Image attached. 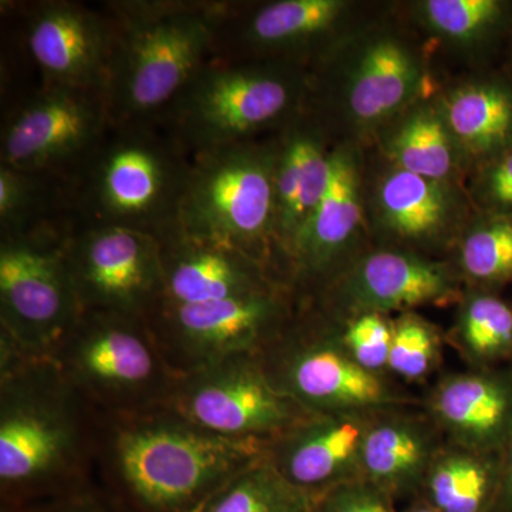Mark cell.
Here are the masks:
<instances>
[{
    "label": "cell",
    "instance_id": "obj_21",
    "mask_svg": "<svg viewBox=\"0 0 512 512\" xmlns=\"http://www.w3.org/2000/svg\"><path fill=\"white\" fill-rule=\"evenodd\" d=\"M329 302L356 316L443 302L456 292L446 265L406 251H377L329 289Z\"/></svg>",
    "mask_w": 512,
    "mask_h": 512
},
{
    "label": "cell",
    "instance_id": "obj_19",
    "mask_svg": "<svg viewBox=\"0 0 512 512\" xmlns=\"http://www.w3.org/2000/svg\"><path fill=\"white\" fill-rule=\"evenodd\" d=\"M158 242L163 266L161 301L197 305L289 288L268 266L238 249L190 238L181 231Z\"/></svg>",
    "mask_w": 512,
    "mask_h": 512
},
{
    "label": "cell",
    "instance_id": "obj_24",
    "mask_svg": "<svg viewBox=\"0 0 512 512\" xmlns=\"http://www.w3.org/2000/svg\"><path fill=\"white\" fill-rule=\"evenodd\" d=\"M437 101L467 163L480 165L512 148V83L508 80H473Z\"/></svg>",
    "mask_w": 512,
    "mask_h": 512
},
{
    "label": "cell",
    "instance_id": "obj_12",
    "mask_svg": "<svg viewBox=\"0 0 512 512\" xmlns=\"http://www.w3.org/2000/svg\"><path fill=\"white\" fill-rule=\"evenodd\" d=\"M261 356L272 382L312 414L362 416L394 400L375 372L360 366L301 311Z\"/></svg>",
    "mask_w": 512,
    "mask_h": 512
},
{
    "label": "cell",
    "instance_id": "obj_32",
    "mask_svg": "<svg viewBox=\"0 0 512 512\" xmlns=\"http://www.w3.org/2000/svg\"><path fill=\"white\" fill-rule=\"evenodd\" d=\"M458 333L464 348L477 359L510 355L512 306L491 293H473L461 309Z\"/></svg>",
    "mask_w": 512,
    "mask_h": 512
},
{
    "label": "cell",
    "instance_id": "obj_9",
    "mask_svg": "<svg viewBox=\"0 0 512 512\" xmlns=\"http://www.w3.org/2000/svg\"><path fill=\"white\" fill-rule=\"evenodd\" d=\"M295 293L279 288L197 305L160 301L146 319L174 372L187 375L231 357L262 355L298 315Z\"/></svg>",
    "mask_w": 512,
    "mask_h": 512
},
{
    "label": "cell",
    "instance_id": "obj_22",
    "mask_svg": "<svg viewBox=\"0 0 512 512\" xmlns=\"http://www.w3.org/2000/svg\"><path fill=\"white\" fill-rule=\"evenodd\" d=\"M366 212L387 237L406 244L444 241L467 222V202L454 183L390 164L377 177Z\"/></svg>",
    "mask_w": 512,
    "mask_h": 512
},
{
    "label": "cell",
    "instance_id": "obj_26",
    "mask_svg": "<svg viewBox=\"0 0 512 512\" xmlns=\"http://www.w3.org/2000/svg\"><path fill=\"white\" fill-rule=\"evenodd\" d=\"M433 440L410 420H383L367 429L360 454V478L394 500L421 490L433 463Z\"/></svg>",
    "mask_w": 512,
    "mask_h": 512
},
{
    "label": "cell",
    "instance_id": "obj_11",
    "mask_svg": "<svg viewBox=\"0 0 512 512\" xmlns=\"http://www.w3.org/2000/svg\"><path fill=\"white\" fill-rule=\"evenodd\" d=\"M111 126L103 90L40 86L3 119L0 165L66 181Z\"/></svg>",
    "mask_w": 512,
    "mask_h": 512
},
{
    "label": "cell",
    "instance_id": "obj_20",
    "mask_svg": "<svg viewBox=\"0 0 512 512\" xmlns=\"http://www.w3.org/2000/svg\"><path fill=\"white\" fill-rule=\"evenodd\" d=\"M367 423L359 414H312L266 447V458L288 483L313 500L360 478Z\"/></svg>",
    "mask_w": 512,
    "mask_h": 512
},
{
    "label": "cell",
    "instance_id": "obj_38",
    "mask_svg": "<svg viewBox=\"0 0 512 512\" xmlns=\"http://www.w3.org/2000/svg\"><path fill=\"white\" fill-rule=\"evenodd\" d=\"M491 512H512V440L504 466H501L500 487Z\"/></svg>",
    "mask_w": 512,
    "mask_h": 512
},
{
    "label": "cell",
    "instance_id": "obj_4",
    "mask_svg": "<svg viewBox=\"0 0 512 512\" xmlns=\"http://www.w3.org/2000/svg\"><path fill=\"white\" fill-rule=\"evenodd\" d=\"M191 167L190 151L160 121L113 124L66 180L74 222L170 237Z\"/></svg>",
    "mask_w": 512,
    "mask_h": 512
},
{
    "label": "cell",
    "instance_id": "obj_6",
    "mask_svg": "<svg viewBox=\"0 0 512 512\" xmlns=\"http://www.w3.org/2000/svg\"><path fill=\"white\" fill-rule=\"evenodd\" d=\"M178 224L187 237L244 252L284 282L275 245L271 134L194 154Z\"/></svg>",
    "mask_w": 512,
    "mask_h": 512
},
{
    "label": "cell",
    "instance_id": "obj_17",
    "mask_svg": "<svg viewBox=\"0 0 512 512\" xmlns=\"http://www.w3.org/2000/svg\"><path fill=\"white\" fill-rule=\"evenodd\" d=\"M363 181L359 150L349 143L332 147L328 187L286 259V284L293 291L320 284L348 252L365 221Z\"/></svg>",
    "mask_w": 512,
    "mask_h": 512
},
{
    "label": "cell",
    "instance_id": "obj_36",
    "mask_svg": "<svg viewBox=\"0 0 512 512\" xmlns=\"http://www.w3.org/2000/svg\"><path fill=\"white\" fill-rule=\"evenodd\" d=\"M312 512H396L394 498L365 478H356L313 500Z\"/></svg>",
    "mask_w": 512,
    "mask_h": 512
},
{
    "label": "cell",
    "instance_id": "obj_35",
    "mask_svg": "<svg viewBox=\"0 0 512 512\" xmlns=\"http://www.w3.org/2000/svg\"><path fill=\"white\" fill-rule=\"evenodd\" d=\"M470 198L481 214L512 217V148L478 165Z\"/></svg>",
    "mask_w": 512,
    "mask_h": 512
},
{
    "label": "cell",
    "instance_id": "obj_10",
    "mask_svg": "<svg viewBox=\"0 0 512 512\" xmlns=\"http://www.w3.org/2000/svg\"><path fill=\"white\" fill-rule=\"evenodd\" d=\"M165 406L217 436L265 447L312 416L272 382L261 355L178 376Z\"/></svg>",
    "mask_w": 512,
    "mask_h": 512
},
{
    "label": "cell",
    "instance_id": "obj_33",
    "mask_svg": "<svg viewBox=\"0 0 512 512\" xmlns=\"http://www.w3.org/2000/svg\"><path fill=\"white\" fill-rule=\"evenodd\" d=\"M437 356V336L416 316H404L393 326L389 366L404 379H420L433 366Z\"/></svg>",
    "mask_w": 512,
    "mask_h": 512
},
{
    "label": "cell",
    "instance_id": "obj_31",
    "mask_svg": "<svg viewBox=\"0 0 512 512\" xmlns=\"http://www.w3.org/2000/svg\"><path fill=\"white\" fill-rule=\"evenodd\" d=\"M420 16L434 33L458 43L473 46L503 29L511 3L503 0H426L420 3Z\"/></svg>",
    "mask_w": 512,
    "mask_h": 512
},
{
    "label": "cell",
    "instance_id": "obj_29",
    "mask_svg": "<svg viewBox=\"0 0 512 512\" xmlns=\"http://www.w3.org/2000/svg\"><path fill=\"white\" fill-rule=\"evenodd\" d=\"M313 498L288 483L268 458L229 481L198 512H312Z\"/></svg>",
    "mask_w": 512,
    "mask_h": 512
},
{
    "label": "cell",
    "instance_id": "obj_18",
    "mask_svg": "<svg viewBox=\"0 0 512 512\" xmlns=\"http://www.w3.org/2000/svg\"><path fill=\"white\" fill-rule=\"evenodd\" d=\"M271 138L276 255L279 275L286 284L289 252L328 187L332 147L325 123L311 104L272 133Z\"/></svg>",
    "mask_w": 512,
    "mask_h": 512
},
{
    "label": "cell",
    "instance_id": "obj_28",
    "mask_svg": "<svg viewBox=\"0 0 512 512\" xmlns=\"http://www.w3.org/2000/svg\"><path fill=\"white\" fill-rule=\"evenodd\" d=\"M500 477L501 466L485 453L461 447L434 457L421 498L439 512H491Z\"/></svg>",
    "mask_w": 512,
    "mask_h": 512
},
{
    "label": "cell",
    "instance_id": "obj_1",
    "mask_svg": "<svg viewBox=\"0 0 512 512\" xmlns=\"http://www.w3.org/2000/svg\"><path fill=\"white\" fill-rule=\"evenodd\" d=\"M99 412L52 359L0 335V507H22L96 481Z\"/></svg>",
    "mask_w": 512,
    "mask_h": 512
},
{
    "label": "cell",
    "instance_id": "obj_13",
    "mask_svg": "<svg viewBox=\"0 0 512 512\" xmlns=\"http://www.w3.org/2000/svg\"><path fill=\"white\" fill-rule=\"evenodd\" d=\"M66 259L83 312L147 318L163 298L161 247L151 235L76 225L67 237Z\"/></svg>",
    "mask_w": 512,
    "mask_h": 512
},
{
    "label": "cell",
    "instance_id": "obj_15",
    "mask_svg": "<svg viewBox=\"0 0 512 512\" xmlns=\"http://www.w3.org/2000/svg\"><path fill=\"white\" fill-rule=\"evenodd\" d=\"M333 47L312 73L332 77L335 100L360 131L379 130L416 103L423 66L402 37L386 30L366 33L356 39L349 56Z\"/></svg>",
    "mask_w": 512,
    "mask_h": 512
},
{
    "label": "cell",
    "instance_id": "obj_25",
    "mask_svg": "<svg viewBox=\"0 0 512 512\" xmlns=\"http://www.w3.org/2000/svg\"><path fill=\"white\" fill-rule=\"evenodd\" d=\"M383 128L382 146L390 164L456 184L466 158L444 120L439 101L417 100Z\"/></svg>",
    "mask_w": 512,
    "mask_h": 512
},
{
    "label": "cell",
    "instance_id": "obj_7",
    "mask_svg": "<svg viewBox=\"0 0 512 512\" xmlns=\"http://www.w3.org/2000/svg\"><path fill=\"white\" fill-rule=\"evenodd\" d=\"M53 362L99 413L165 406L178 376L143 316L87 311Z\"/></svg>",
    "mask_w": 512,
    "mask_h": 512
},
{
    "label": "cell",
    "instance_id": "obj_30",
    "mask_svg": "<svg viewBox=\"0 0 512 512\" xmlns=\"http://www.w3.org/2000/svg\"><path fill=\"white\" fill-rule=\"evenodd\" d=\"M460 264L477 284L512 281V217L480 212L461 238Z\"/></svg>",
    "mask_w": 512,
    "mask_h": 512
},
{
    "label": "cell",
    "instance_id": "obj_5",
    "mask_svg": "<svg viewBox=\"0 0 512 512\" xmlns=\"http://www.w3.org/2000/svg\"><path fill=\"white\" fill-rule=\"evenodd\" d=\"M312 72L271 60H210L158 120L194 156L259 140L309 106Z\"/></svg>",
    "mask_w": 512,
    "mask_h": 512
},
{
    "label": "cell",
    "instance_id": "obj_37",
    "mask_svg": "<svg viewBox=\"0 0 512 512\" xmlns=\"http://www.w3.org/2000/svg\"><path fill=\"white\" fill-rule=\"evenodd\" d=\"M0 512H131L97 481L73 493L22 507H0Z\"/></svg>",
    "mask_w": 512,
    "mask_h": 512
},
{
    "label": "cell",
    "instance_id": "obj_23",
    "mask_svg": "<svg viewBox=\"0 0 512 512\" xmlns=\"http://www.w3.org/2000/svg\"><path fill=\"white\" fill-rule=\"evenodd\" d=\"M431 409L461 447L488 453L512 440V379L454 376L440 384Z\"/></svg>",
    "mask_w": 512,
    "mask_h": 512
},
{
    "label": "cell",
    "instance_id": "obj_8",
    "mask_svg": "<svg viewBox=\"0 0 512 512\" xmlns=\"http://www.w3.org/2000/svg\"><path fill=\"white\" fill-rule=\"evenodd\" d=\"M70 232L0 237V335L53 359L83 309L66 259Z\"/></svg>",
    "mask_w": 512,
    "mask_h": 512
},
{
    "label": "cell",
    "instance_id": "obj_16",
    "mask_svg": "<svg viewBox=\"0 0 512 512\" xmlns=\"http://www.w3.org/2000/svg\"><path fill=\"white\" fill-rule=\"evenodd\" d=\"M22 20L23 40L39 69L40 86L106 93L116 29L103 6L40 0L23 3Z\"/></svg>",
    "mask_w": 512,
    "mask_h": 512
},
{
    "label": "cell",
    "instance_id": "obj_3",
    "mask_svg": "<svg viewBox=\"0 0 512 512\" xmlns=\"http://www.w3.org/2000/svg\"><path fill=\"white\" fill-rule=\"evenodd\" d=\"M101 6L116 29L106 84L111 121L160 120L212 60L227 2L117 0Z\"/></svg>",
    "mask_w": 512,
    "mask_h": 512
},
{
    "label": "cell",
    "instance_id": "obj_14",
    "mask_svg": "<svg viewBox=\"0 0 512 512\" xmlns=\"http://www.w3.org/2000/svg\"><path fill=\"white\" fill-rule=\"evenodd\" d=\"M343 0L227 2L215 36L212 60H271L313 70L332 49L348 13Z\"/></svg>",
    "mask_w": 512,
    "mask_h": 512
},
{
    "label": "cell",
    "instance_id": "obj_2",
    "mask_svg": "<svg viewBox=\"0 0 512 512\" xmlns=\"http://www.w3.org/2000/svg\"><path fill=\"white\" fill-rule=\"evenodd\" d=\"M265 454L167 406L99 413L96 481L131 512H198Z\"/></svg>",
    "mask_w": 512,
    "mask_h": 512
},
{
    "label": "cell",
    "instance_id": "obj_27",
    "mask_svg": "<svg viewBox=\"0 0 512 512\" xmlns=\"http://www.w3.org/2000/svg\"><path fill=\"white\" fill-rule=\"evenodd\" d=\"M66 181L0 165V237L72 231Z\"/></svg>",
    "mask_w": 512,
    "mask_h": 512
},
{
    "label": "cell",
    "instance_id": "obj_34",
    "mask_svg": "<svg viewBox=\"0 0 512 512\" xmlns=\"http://www.w3.org/2000/svg\"><path fill=\"white\" fill-rule=\"evenodd\" d=\"M393 328L377 313H366L353 319L345 330L340 345L360 366L375 372L389 365Z\"/></svg>",
    "mask_w": 512,
    "mask_h": 512
},
{
    "label": "cell",
    "instance_id": "obj_39",
    "mask_svg": "<svg viewBox=\"0 0 512 512\" xmlns=\"http://www.w3.org/2000/svg\"><path fill=\"white\" fill-rule=\"evenodd\" d=\"M403 512H439L436 510V508L431 507L427 501H424L423 498H417L416 501H414L413 504H410L409 507L406 508V510H403Z\"/></svg>",
    "mask_w": 512,
    "mask_h": 512
}]
</instances>
